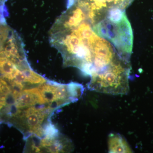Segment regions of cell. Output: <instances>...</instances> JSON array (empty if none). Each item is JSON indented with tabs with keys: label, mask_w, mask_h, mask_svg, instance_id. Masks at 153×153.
<instances>
[{
	"label": "cell",
	"mask_w": 153,
	"mask_h": 153,
	"mask_svg": "<svg viewBox=\"0 0 153 153\" xmlns=\"http://www.w3.org/2000/svg\"><path fill=\"white\" fill-rule=\"evenodd\" d=\"M96 34L106 39L123 57L130 60L132 50V30L125 11L114 9L100 22L92 25Z\"/></svg>",
	"instance_id": "7a4b0ae2"
},
{
	"label": "cell",
	"mask_w": 153,
	"mask_h": 153,
	"mask_svg": "<svg viewBox=\"0 0 153 153\" xmlns=\"http://www.w3.org/2000/svg\"><path fill=\"white\" fill-rule=\"evenodd\" d=\"M130 61L122 59L106 71L91 77L88 89L108 94H126L129 90Z\"/></svg>",
	"instance_id": "3957f363"
},
{
	"label": "cell",
	"mask_w": 153,
	"mask_h": 153,
	"mask_svg": "<svg viewBox=\"0 0 153 153\" xmlns=\"http://www.w3.org/2000/svg\"><path fill=\"white\" fill-rule=\"evenodd\" d=\"M1 123V122H0V123Z\"/></svg>",
	"instance_id": "8992f818"
},
{
	"label": "cell",
	"mask_w": 153,
	"mask_h": 153,
	"mask_svg": "<svg viewBox=\"0 0 153 153\" xmlns=\"http://www.w3.org/2000/svg\"><path fill=\"white\" fill-rule=\"evenodd\" d=\"M109 153H132L125 138L117 133H111L109 135L108 141Z\"/></svg>",
	"instance_id": "5b68a950"
},
{
	"label": "cell",
	"mask_w": 153,
	"mask_h": 153,
	"mask_svg": "<svg viewBox=\"0 0 153 153\" xmlns=\"http://www.w3.org/2000/svg\"><path fill=\"white\" fill-rule=\"evenodd\" d=\"M91 8L100 14H106L110 10L120 9L126 10L134 0H87Z\"/></svg>",
	"instance_id": "277c9868"
},
{
	"label": "cell",
	"mask_w": 153,
	"mask_h": 153,
	"mask_svg": "<svg viewBox=\"0 0 153 153\" xmlns=\"http://www.w3.org/2000/svg\"><path fill=\"white\" fill-rule=\"evenodd\" d=\"M92 25L81 9L75 8L57 19L49 33L50 43L61 53L64 66L76 67L90 76L94 63L106 55L112 46L96 34Z\"/></svg>",
	"instance_id": "6da1fadb"
}]
</instances>
